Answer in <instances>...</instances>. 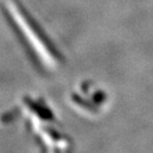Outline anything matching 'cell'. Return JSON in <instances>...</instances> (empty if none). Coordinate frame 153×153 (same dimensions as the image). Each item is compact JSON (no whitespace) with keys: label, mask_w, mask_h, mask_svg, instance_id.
<instances>
[{"label":"cell","mask_w":153,"mask_h":153,"mask_svg":"<svg viewBox=\"0 0 153 153\" xmlns=\"http://www.w3.org/2000/svg\"><path fill=\"white\" fill-rule=\"evenodd\" d=\"M27 101H28L27 103H28L29 106H30V108L33 110V112H35L38 116H41V117L45 118V119H47V120H52L53 116L48 110L44 108L42 105H38V104H36V103H34L33 101H30L29 99H27Z\"/></svg>","instance_id":"6da1fadb"}]
</instances>
